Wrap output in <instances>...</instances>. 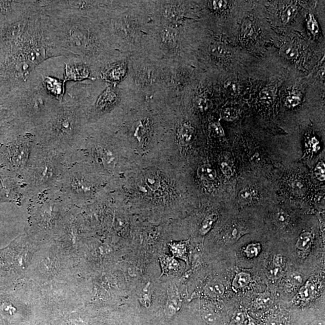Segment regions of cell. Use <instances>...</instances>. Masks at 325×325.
<instances>
[{
    "mask_svg": "<svg viewBox=\"0 0 325 325\" xmlns=\"http://www.w3.org/2000/svg\"><path fill=\"white\" fill-rule=\"evenodd\" d=\"M297 13V7L290 5L283 10L281 14V20L283 23H288L294 17Z\"/></svg>",
    "mask_w": 325,
    "mask_h": 325,
    "instance_id": "603a6c76",
    "label": "cell"
},
{
    "mask_svg": "<svg viewBox=\"0 0 325 325\" xmlns=\"http://www.w3.org/2000/svg\"><path fill=\"white\" fill-rule=\"evenodd\" d=\"M144 182L146 186L151 191L158 190L160 187V180L155 175L150 174L146 176L144 179Z\"/></svg>",
    "mask_w": 325,
    "mask_h": 325,
    "instance_id": "7402d4cb",
    "label": "cell"
},
{
    "mask_svg": "<svg viewBox=\"0 0 325 325\" xmlns=\"http://www.w3.org/2000/svg\"><path fill=\"white\" fill-rule=\"evenodd\" d=\"M225 88L232 95H236L239 90L238 85L233 82H227L225 84Z\"/></svg>",
    "mask_w": 325,
    "mask_h": 325,
    "instance_id": "74e56055",
    "label": "cell"
},
{
    "mask_svg": "<svg viewBox=\"0 0 325 325\" xmlns=\"http://www.w3.org/2000/svg\"><path fill=\"white\" fill-rule=\"evenodd\" d=\"M41 74L45 89L61 103L65 93L64 81L52 76L44 75L42 72Z\"/></svg>",
    "mask_w": 325,
    "mask_h": 325,
    "instance_id": "9c48e42d",
    "label": "cell"
},
{
    "mask_svg": "<svg viewBox=\"0 0 325 325\" xmlns=\"http://www.w3.org/2000/svg\"><path fill=\"white\" fill-rule=\"evenodd\" d=\"M244 234H245V232H244L240 227L233 226L227 234L226 238L230 243H233L238 240Z\"/></svg>",
    "mask_w": 325,
    "mask_h": 325,
    "instance_id": "44dd1931",
    "label": "cell"
},
{
    "mask_svg": "<svg viewBox=\"0 0 325 325\" xmlns=\"http://www.w3.org/2000/svg\"><path fill=\"white\" fill-rule=\"evenodd\" d=\"M29 201L25 195V188L22 178L17 175L0 167V204Z\"/></svg>",
    "mask_w": 325,
    "mask_h": 325,
    "instance_id": "5b68a950",
    "label": "cell"
},
{
    "mask_svg": "<svg viewBox=\"0 0 325 325\" xmlns=\"http://www.w3.org/2000/svg\"><path fill=\"white\" fill-rule=\"evenodd\" d=\"M251 281V275L245 272H240L234 278L233 282V288L235 289H240L244 288Z\"/></svg>",
    "mask_w": 325,
    "mask_h": 325,
    "instance_id": "9a60e30c",
    "label": "cell"
},
{
    "mask_svg": "<svg viewBox=\"0 0 325 325\" xmlns=\"http://www.w3.org/2000/svg\"><path fill=\"white\" fill-rule=\"evenodd\" d=\"M255 32H256V29H255L253 22L249 19L244 20L242 27H241V35H242V36L249 38L253 36Z\"/></svg>",
    "mask_w": 325,
    "mask_h": 325,
    "instance_id": "ac0fdd59",
    "label": "cell"
},
{
    "mask_svg": "<svg viewBox=\"0 0 325 325\" xmlns=\"http://www.w3.org/2000/svg\"><path fill=\"white\" fill-rule=\"evenodd\" d=\"M117 100L116 93L110 88L101 94L96 103V108L98 111H103L108 110V108L113 106Z\"/></svg>",
    "mask_w": 325,
    "mask_h": 325,
    "instance_id": "30bf717a",
    "label": "cell"
},
{
    "mask_svg": "<svg viewBox=\"0 0 325 325\" xmlns=\"http://www.w3.org/2000/svg\"><path fill=\"white\" fill-rule=\"evenodd\" d=\"M307 27L314 36L317 35L319 33V27L318 25L317 20L313 14H310L308 22H307Z\"/></svg>",
    "mask_w": 325,
    "mask_h": 325,
    "instance_id": "f1b7e54d",
    "label": "cell"
},
{
    "mask_svg": "<svg viewBox=\"0 0 325 325\" xmlns=\"http://www.w3.org/2000/svg\"><path fill=\"white\" fill-rule=\"evenodd\" d=\"M281 52L283 56L288 59H295L298 56V51L294 45L286 44L281 48Z\"/></svg>",
    "mask_w": 325,
    "mask_h": 325,
    "instance_id": "d6986e66",
    "label": "cell"
},
{
    "mask_svg": "<svg viewBox=\"0 0 325 325\" xmlns=\"http://www.w3.org/2000/svg\"><path fill=\"white\" fill-rule=\"evenodd\" d=\"M165 260V261H164L163 263L167 264H164L165 265V268L167 269V270H168L169 271L177 270L178 265V263L177 261L174 260V259H172V258H166V259Z\"/></svg>",
    "mask_w": 325,
    "mask_h": 325,
    "instance_id": "8d00e7d4",
    "label": "cell"
},
{
    "mask_svg": "<svg viewBox=\"0 0 325 325\" xmlns=\"http://www.w3.org/2000/svg\"><path fill=\"white\" fill-rule=\"evenodd\" d=\"M309 325H324V320L322 319H316L313 321Z\"/></svg>",
    "mask_w": 325,
    "mask_h": 325,
    "instance_id": "7dc6e473",
    "label": "cell"
},
{
    "mask_svg": "<svg viewBox=\"0 0 325 325\" xmlns=\"http://www.w3.org/2000/svg\"><path fill=\"white\" fill-rule=\"evenodd\" d=\"M261 245L259 243H251L246 247L245 253L247 257L253 258L258 256L260 253Z\"/></svg>",
    "mask_w": 325,
    "mask_h": 325,
    "instance_id": "4dcf8cb0",
    "label": "cell"
},
{
    "mask_svg": "<svg viewBox=\"0 0 325 325\" xmlns=\"http://www.w3.org/2000/svg\"><path fill=\"white\" fill-rule=\"evenodd\" d=\"M246 325H257L256 323L254 322V321L252 320L251 317H249V319H248V322Z\"/></svg>",
    "mask_w": 325,
    "mask_h": 325,
    "instance_id": "681fc988",
    "label": "cell"
},
{
    "mask_svg": "<svg viewBox=\"0 0 325 325\" xmlns=\"http://www.w3.org/2000/svg\"><path fill=\"white\" fill-rule=\"evenodd\" d=\"M245 320V316L242 312H237L232 317L230 325H244Z\"/></svg>",
    "mask_w": 325,
    "mask_h": 325,
    "instance_id": "e575fe53",
    "label": "cell"
},
{
    "mask_svg": "<svg viewBox=\"0 0 325 325\" xmlns=\"http://www.w3.org/2000/svg\"><path fill=\"white\" fill-rule=\"evenodd\" d=\"M274 90L271 87H265L260 92V99L264 103H270L274 98Z\"/></svg>",
    "mask_w": 325,
    "mask_h": 325,
    "instance_id": "4316f807",
    "label": "cell"
},
{
    "mask_svg": "<svg viewBox=\"0 0 325 325\" xmlns=\"http://www.w3.org/2000/svg\"><path fill=\"white\" fill-rule=\"evenodd\" d=\"M84 119L79 104L64 98L48 120L30 132L37 145L69 155L83 147Z\"/></svg>",
    "mask_w": 325,
    "mask_h": 325,
    "instance_id": "6da1fadb",
    "label": "cell"
},
{
    "mask_svg": "<svg viewBox=\"0 0 325 325\" xmlns=\"http://www.w3.org/2000/svg\"><path fill=\"white\" fill-rule=\"evenodd\" d=\"M36 144L34 136L28 132L0 145V167L22 176Z\"/></svg>",
    "mask_w": 325,
    "mask_h": 325,
    "instance_id": "277c9868",
    "label": "cell"
},
{
    "mask_svg": "<svg viewBox=\"0 0 325 325\" xmlns=\"http://www.w3.org/2000/svg\"><path fill=\"white\" fill-rule=\"evenodd\" d=\"M166 16L170 20H178L182 15V10L177 5L167 6L166 10Z\"/></svg>",
    "mask_w": 325,
    "mask_h": 325,
    "instance_id": "cb8c5ba5",
    "label": "cell"
},
{
    "mask_svg": "<svg viewBox=\"0 0 325 325\" xmlns=\"http://www.w3.org/2000/svg\"><path fill=\"white\" fill-rule=\"evenodd\" d=\"M198 174L206 184L212 183L216 181L217 178L216 170L208 164L202 165L198 170Z\"/></svg>",
    "mask_w": 325,
    "mask_h": 325,
    "instance_id": "8fae6325",
    "label": "cell"
},
{
    "mask_svg": "<svg viewBox=\"0 0 325 325\" xmlns=\"http://www.w3.org/2000/svg\"><path fill=\"white\" fill-rule=\"evenodd\" d=\"M316 176L318 180L324 181L325 180V165L323 162H320L317 164L314 169Z\"/></svg>",
    "mask_w": 325,
    "mask_h": 325,
    "instance_id": "836d02e7",
    "label": "cell"
},
{
    "mask_svg": "<svg viewBox=\"0 0 325 325\" xmlns=\"http://www.w3.org/2000/svg\"><path fill=\"white\" fill-rule=\"evenodd\" d=\"M313 240L312 234L309 232H304L300 234L296 246L299 250L305 251L310 247Z\"/></svg>",
    "mask_w": 325,
    "mask_h": 325,
    "instance_id": "2e32d148",
    "label": "cell"
},
{
    "mask_svg": "<svg viewBox=\"0 0 325 325\" xmlns=\"http://www.w3.org/2000/svg\"><path fill=\"white\" fill-rule=\"evenodd\" d=\"M213 127L217 135L219 136H223L225 135L224 131H223L222 126L219 122H216V123L213 124Z\"/></svg>",
    "mask_w": 325,
    "mask_h": 325,
    "instance_id": "ee69618b",
    "label": "cell"
},
{
    "mask_svg": "<svg viewBox=\"0 0 325 325\" xmlns=\"http://www.w3.org/2000/svg\"><path fill=\"white\" fill-rule=\"evenodd\" d=\"M257 197L256 190L251 188H244L240 192L239 198L241 201L251 202Z\"/></svg>",
    "mask_w": 325,
    "mask_h": 325,
    "instance_id": "ffe728a7",
    "label": "cell"
},
{
    "mask_svg": "<svg viewBox=\"0 0 325 325\" xmlns=\"http://www.w3.org/2000/svg\"><path fill=\"white\" fill-rule=\"evenodd\" d=\"M221 170L223 174L225 175L226 177H232L233 176V169L232 166L226 162H223L221 165Z\"/></svg>",
    "mask_w": 325,
    "mask_h": 325,
    "instance_id": "ab89813d",
    "label": "cell"
},
{
    "mask_svg": "<svg viewBox=\"0 0 325 325\" xmlns=\"http://www.w3.org/2000/svg\"><path fill=\"white\" fill-rule=\"evenodd\" d=\"M216 216L215 215H209L205 219L200 230L202 234H205L211 230L213 223L216 221Z\"/></svg>",
    "mask_w": 325,
    "mask_h": 325,
    "instance_id": "83f0119b",
    "label": "cell"
},
{
    "mask_svg": "<svg viewBox=\"0 0 325 325\" xmlns=\"http://www.w3.org/2000/svg\"><path fill=\"white\" fill-rule=\"evenodd\" d=\"M6 98L29 132L43 125L61 104L45 89L36 68L25 83Z\"/></svg>",
    "mask_w": 325,
    "mask_h": 325,
    "instance_id": "7a4b0ae2",
    "label": "cell"
},
{
    "mask_svg": "<svg viewBox=\"0 0 325 325\" xmlns=\"http://www.w3.org/2000/svg\"><path fill=\"white\" fill-rule=\"evenodd\" d=\"M203 318L209 323H214L216 320V316L214 314L211 312L205 313Z\"/></svg>",
    "mask_w": 325,
    "mask_h": 325,
    "instance_id": "7bdbcfd3",
    "label": "cell"
},
{
    "mask_svg": "<svg viewBox=\"0 0 325 325\" xmlns=\"http://www.w3.org/2000/svg\"><path fill=\"white\" fill-rule=\"evenodd\" d=\"M194 134V129L192 126L188 123H184L180 127L179 136L181 141L184 145H188L193 138Z\"/></svg>",
    "mask_w": 325,
    "mask_h": 325,
    "instance_id": "4fadbf2b",
    "label": "cell"
},
{
    "mask_svg": "<svg viewBox=\"0 0 325 325\" xmlns=\"http://www.w3.org/2000/svg\"><path fill=\"white\" fill-rule=\"evenodd\" d=\"M68 165L64 154L36 143L21 176L27 200L30 201L45 191L58 188Z\"/></svg>",
    "mask_w": 325,
    "mask_h": 325,
    "instance_id": "3957f363",
    "label": "cell"
},
{
    "mask_svg": "<svg viewBox=\"0 0 325 325\" xmlns=\"http://www.w3.org/2000/svg\"><path fill=\"white\" fill-rule=\"evenodd\" d=\"M172 251L175 256L183 259H187V248L185 244H178L177 245H174L172 247Z\"/></svg>",
    "mask_w": 325,
    "mask_h": 325,
    "instance_id": "1f68e13d",
    "label": "cell"
},
{
    "mask_svg": "<svg viewBox=\"0 0 325 325\" xmlns=\"http://www.w3.org/2000/svg\"><path fill=\"white\" fill-rule=\"evenodd\" d=\"M267 325H283V324L281 323V322H280V321L277 320L272 319V320H269L267 321Z\"/></svg>",
    "mask_w": 325,
    "mask_h": 325,
    "instance_id": "c3c4849f",
    "label": "cell"
},
{
    "mask_svg": "<svg viewBox=\"0 0 325 325\" xmlns=\"http://www.w3.org/2000/svg\"><path fill=\"white\" fill-rule=\"evenodd\" d=\"M301 97L299 92H293L286 98L285 105L289 108H294L300 104Z\"/></svg>",
    "mask_w": 325,
    "mask_h": 325,
    "instance_id": "d4e9b609",
    "label": "cell"
},
{
    "mask_svg": "<svg viewBox=\"0 0 325 325\" xmlns=\"http://www.w3.org/2000/svg\"><path fill=\"white\" fill-rule=\"evenodd\" d=\"M228 2L226 1H213L211 2L212 7L213 9L216 10H222L228 6Z\"/></svg>",
    "mask_w": 325,
    "mask_h": 325,
    "instance_id": "f35d334b",
    "label": "cell"
},
{
    "mask_svg": "<svg viewBox=\"0 0 325 325\" xmlns=\"http://www.w3.org/2000/svg\"><path fill=\"white\" fill-rule=\"evenodd\" d=\"M282 261L281 256H277L274 258L273 262L269 265L267 270V275L269 278L276 279L281 277Z\"/></svg>",
    "mask_w": 325,
    "mask_h": 325,
    "instance_id": "7c38bea8",
    "label": "cell"
},
{
    "mask_svg": "<svg viewBox=\"0 0 325 325\" xmlns=\"http://www.w3.org/2000/svg\"><path fill=\"white\" fill-rule=\"evenodd\" d=\"M270 302H271L270 298L265 295H264L263 296H261L260 297V298H258L257 301V303L258 304V305L260 307L261 306L265 307L269 305V304L270 303Z\"/></svg>",
    "mask_w": 325,
    "mask_h": 325,
    "instance_id": "b9f144b4",
    "label": "cell"
},
{
    "mask_svg": "<svg viewBox=\"0 0 325 325\" xmlns=\"http://www.w3.org/2000/svg\"><path fill=\"white\" fill-rule=\"evenodd\" d=\"M276 219H277L279 223H285L286 220H288V217H286L284 213L279 212L276 215Z\"/></svg>",
    "mask_w": 325,
    "mask_h": 325,
    "instance_id": "bcb514c9",
    "label": "cell"
},
{
    "mask_svg": "<svg viewBox=\"0 0 325 325\" xmlns=\"http://www.w3.org/2000/svg\"><path fill=\"white\" fill-rule=\"evenodd\" d=\"M224 286L219 282H212L205 288V292L209 296L218 297L221 296L224 293Z\"/></svg>",
    "mask_w": 325,
    "mask_h": 325,
    "instance_id": "5bb4252c",
    "label": "cell"
},
{
    "mask_svg": "<svg viewBox=\"0 0 325 325\" xmlns=\"http://www.w3.org/2000/svg\"><path fill=\"white\" fill-rule=\"evenodd\" d=\"M28 132L11 105L0 99V145Z\"/></svg>",
    "mask_w": 325,
    "mask_h": 325,
    "instance_id": "8992f818",
    "label": "cell"
},
{
    "mask_svg": "<svg viewBox=\"0 0 325 325\" xmlns=\"http://www.w3.org/2000/svg\"><path fill=\"white\" fill-rule=\"evenodd\" d=\"M142 78L143 79L148 81V80H151L154 79V73L151 70H145L142 72Z\"/></svg>",
    "mask_w": 325,
    "mask_h": 325,
    "instance_id": "f6af8a7d",
    "label": "cell"
},
{
    "mask_svg": "<svg viewBox=\"0 0 325 325\" xmlns=\"http://www.w3.org/2000/svg\"><path fill=\"white\" fill-rule=\"evenodd\" d=\"M121 67H114L113 68H111L109 72H107L108 78L110 79V80H117L120 78V76L121 74Z\"/></svg>",
    "mask_w": 325,
    "mask_h": 325,
    "instance_id": "d590c367",
    "label": "cell"
},
{
    "mask_svg": "<svg viewBox=\"0 0 325 325\" xmlns=\"http://www.w3.org/2000/svg\"><path fill=\"white\" fill-rule=\"evenodd\" d=\"M71 63H65L64 84L68 81H81L90 78V71L84 63L72 59Z\"/></svg>",
    "mask_w": 325,
    "mask_h": 325,
    "instance_id": "ba28073f",
    "label": "cell"
},
{
    "mask_svg": "<svg viewBox=\"0 0 325 325\" xmlns=\"http://www.w3.org/2000/svg\"><path fill=\"white\" fill-rule=\"evenodd\" d=\"M93 156L99 165L108 170L114 169L117 166V154L109 146H96L93 149Z\"/></svg>",
    "mask_w": 325,
    "mask_h": 325,
    "instance_id": "52a82bcc",
    "label": "cell"
},
{
    "mask_svg": "<svg viewBox=\"0 0 325 325\" xmlns=\"http://www.w3.org/2000/svg\"><path fill=\"white\" fill-rule=\"evenodd\" d=\"M211 53L217 58H226L228 56L230 52L228 49L221 45H214L211 47Z\"/></svg>",
    "mask_w": 325,
    "mask_h": 325,
    "instance_id": "484cf974",
    "label": "cell"
},
{
    "mask_svg": "<svg viewBox=\"0 0 325 325\" xmlns=\"http://www.w3.org/2000/svg\"><path fill=\"white\" fill-rule=\"evenodd\" d=\"M314 286L313 283L307 282L305 285L302 286L299 292V298L300 299L307 301L312 299L314 293Z\"/></svg>",
    "mask_w": 325,
    "mask_h": 325,
    "instance_id": "e0dca14e",
    "label": "cell"
},
{
    "mask_svg": "<svg viewBox=\"0 0 325 325\" xmlns=\"http://www.w3.org/2000/svg\"><path fill=\"white\" fill-rule=\"evenodd\" d=\"M237 116H238V113L233 108H226L222 111V117L225 121H233L236 120Z\"/></svg>",
    "mask_w": 325,
    "mask_h": 325,
    "instance_id": "d6a6232c",
    "label": "cell"
},
{
    "mask_svg": "<svg viewBox=\"0 0 325 325\" xmlns=\"http://www.w3.org/2000/svg\"><path fill=\"white\" fill-rule=\"evenodd\" d=\"M197 106L202 111H206L208 108V103L205 98H199L197 100Z\"/></svg>",
    "mask_w": 325,
    "mask_h": 325,
    "instance_id": "60d3db41",
    "label": "cell"
},
{
    "mask_svg": "<svg viewBox=\"0 0 325 325\" xmlns=\"http://www.w3.org/2000/svg\"><path fill=\"white\" fill-rule=\"evenodd\" d=\"M162 40L166 44L172 45L176 43V35L174 31L170 29H166L162 33Z\"/></svg>",
    "mask_w": 325,
    "mask_h": 325,
    "instance_id": "f546056e",
    "label": "cell"
}]
</instances>
